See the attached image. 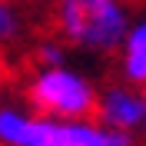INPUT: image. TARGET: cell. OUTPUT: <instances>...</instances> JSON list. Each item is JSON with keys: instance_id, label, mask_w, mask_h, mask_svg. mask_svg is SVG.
<instances>
[{"instance_id": "obj_8", "label": "cell", "mask_w": 146, "mask_h": 146, "mask_svg": "<svg viewBox=\"0 0 146 146\" xmlns=\"http://www.w3.org/2000/svg\"><path fill=\"white\" fill-rule=\"evenodd\" d=\"M83 3H100V0H83Z\"/></svg>"}, {"instance_id": "obj_3", "label": "cell", "mask_w": 146, "mask_h": 146, "mask_svg": "<svg viewBox=\"0 0 146 146\" xmlns=\"http://www.w3.org/2000/svg\"><path fill=\"white\" fill-rule=\"evenodd\" d=\"M30 100L40 113L46 116H66V119H83L96 110V93L80 73L66 66H46L36 73L30 83Z\"/></svg>"}, {"instance_id": "obj_7", "label": "cell", "mask_w": 146, "mask_h": 146, "mask_svg": "<svg viewBox=\"0 0 146 146\" xmlns=\"http://www.w3.org/2000/svg\"><path fill=\"white\" fill-rule=\"evenodd\" d=\"M40 56H43L46 66H60V60H63V53H60L56 43H43V46H40Z\"/></svg>"}, {"instance_id": "obj_5", "label": "cell", "mask_w": 146, "mask_h": 146, "mask_svg": "<svg viewBox=\"0 0 146 146\" xmlns=\"http://www.w3.org/2000/svg\"><path fill=\"white\" fill-rule=\"evenodd\" d=\"M126 53H123V73L133 83H146V20L126 33Z\"/></svg>"}, {"instance_id": "obj_2", "label": "cell", "mask_w": 146, "mask_h": 146, "mask_svg": "<svg viewBox=\"0 0 146 146\" xmlns=\"http://www.w3.org/2000/svg\"><path fill=\"white\" fill-rule=\"evenodd\" d=\"M60 27L73 43L93 46V50H113L129 33L126 10L116 0H100V3L63 0L60 3Z\"/></svg>"}, {"instance_id": "obj_6", "label": "cell", "mask_w": 146, "mask_h": 146, "mask_svg": "<svg viewBox=\"0 0 146 146\" xmlns=\"http://www.w3.org/2000/svg\"><path fill=\"white\" fill-rule=\"evenodd\" d=\"M20 30V17L7 0H0V43H10Z\"/></svg>"}, {"instance_id": "obj_1", "label": "cell", "mask_w": 146, "mask_h": 146, "mask_svg": "<svg viewBox=\"0 0 146 146\" xmlns=\"http://www.w3.org/2000/svg\"><path fill=\"white\" fill-rule=\"evenodd\" d=\"M3 146H133L126 129L66 116H27L13 106L0 110Z\"/></svg>"}, {"instance_id": "obj_4", "label": "cell", "mask_w": 146, "mask_h": 146, "mask_svg": "<svg viewBox=\"0 0 146 146\" xmlns=\"http://www.w3.org/2000/svg\"><path fill=\"white\" fill-rule=\"evenodd\" d=\"M96 113H100V123L129 133V129L143 126L146 119V96H139L133 90H110L96 103Z\"/></svg>"}, {"instance_id": "obj_9", "label": "cell", "mask_w": 146, "mask_h": 146, "mask_svg": "<svg viewBox=\"0 0 146 146\" xmlns=\"http://www.w3.org/2000/svg\"><path fill=\"white\" fill-rule=\"evenodd\" d=\"M143 129H146V119H143Z\"/></svg>"}]
</instances>
